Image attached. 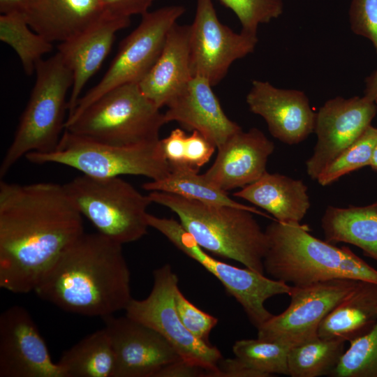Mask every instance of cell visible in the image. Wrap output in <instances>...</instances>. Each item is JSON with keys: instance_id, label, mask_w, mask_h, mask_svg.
Masks as SVG:
<instances>
[{"instance_id": "cell-2", "label": "cell", "mask_w": 377, "mask_h": 377, "mask_svg": "<svg viewBox=\"0 0 377 377\" xmlns=\"http://www.w3.org/2000/svg\"><path fill=\"white\" fill-rule=\"evenodd\" d=\"M122 244L99 232L84 233L43 276L34 292L63 311L101 318L132 300Z\"/></svg>"}, {"instance_id": "cell-42", "label": "cell", "mask_w": 377, "mask_h": 377, "mask_svg": "<svg viewBox=\"0 0 377 377\" xmlns=\"http://www.w3.org/2000/svg\"><path fill=\"white\" fill-rule=\"evenodd\" d=\"M369 166L375 171H377V142L374 148Z\"/></svg>"}, {"instance_id": "cell-40", "label": "cell", "mask_w": 377, "mask_h": 377, "mask_svg": "<svg viewBox=\"0 0 377 377\" xmlns=\"http://www.w3.org/2000/svg\"><path fill=\"white\" fill-rule=\"evenodd\" d=\"M29 0H0L1 14L13 12H22L24 9Z\"/></svg>"}, {"instance_id": "cell-18", "label": "cell", "mask_w": 377, "mask_h": 377, "mask_svg": "<svg viewBox=\"0 0 377 377\" xmlns=\"http://www.w3.org/2000/svg\"><path fill=\"white\" fill-rule=\"evenodd\" d=\"M216 158L202 174L211 184L226 192L256 182L266 172L274 143L258 128L242 129L216 148Z\"/></svg>"}, {"instance_id": "cell-34", "label": "cell", "mask_w": 377, "mask_h": 377, "mask_svg": "<svg viewBox=\"0 0 377 377\" xmlns=\"http://www.w3.org/2000/svg\"><path fill=\"white\" fill-rule=\"evenodd\" d=\"M177 313L185 327L195 337L207 343L212 330L217 325V318L200 310L178 288L175 296Z\"/></svg>"}, {"instance_id": "cell-15", "label": "cell", "mask_w": 377, "mask_h": 377, "mask_svg": "<svg viewBox=\"0 0 377 377\" xmlns=\"http://www.w3.org/2000/svg\"><path fill=\"white\" fill-rule=\"evenodd\" d=\"M114 355L113 377H155L181 357L161 334L126 315L102 318Z\"/></svg>"}, {"instance_id": "cell-27", "label": "cell", "mask_w": 377, "mask_h": 377, "mask_svg": "<svg viewBox=\"0 0 377 377\" xmlns=\"http://www.w3.org/2000/svg\"><path fill=\"white\" fill-rule=\"evenodd\" d=\"M142 188L149 191L173 193L205 204L243 208L254 214L267 216L255 207L232 200L227 192L211 184L203 175L191 170H172L167 177L161 179L145 183Z\"/></svg>"}, {"instance_id": "cell-31", "label": "cell", "mask_w": 377, "mask_h": 377, "mask_svg": "<svg viewBox=\"0 0 377 377\" xmlns=\"http://www.w3.org/2000/svg\"><path fill=\"white\" fill-rule=\"evenodd\" d=\"M376 142L377 128L370 125L320 172L316 179L318 183L321 186H327L347 174L369 166Z\"/></svg>"}, {"instance_id": "cell-13", "label": "cell", "mask_w": 377, "mask_h": 377, "mask_svg": "<svg viewBox=\"0 0 377 377\" xmlns=\"http://www.w3.org/2000/svg\"><path fill=\"white\" fill-rule=\"evenodd\" d=\"M257 43V36L237 34L221 23L212 0H196L189 35L193 76L205 77L212 87L216 85L232 64L252 53Z\"/></svg>"}, {"instance_id": "cell-37", "label": "cell", "mask_w": 377, "mask_h": 377, "mask_svg": "<svg viewBox=\"0 0 377 377\" xmlns=\"http://www.w3.org/2000/svg\"><path fill=\"white\" fill-rule=\"evenodd\" d=\"M105 13L116 17L130 18L144 15L155 0H100Z\"/></svg>"}, {"instance_id": "cell-6", "label": "cell", "mask_w": 377, "mask_h": 377, "mask_svg": "<svg viewBox=\"0 0 377 377\" xmlns=\"http://www.w3.org/2000/svg\"><path fill=\"white\" fill-rule=\"evenodd\" d=\"M142 93L139 83H128L106 92L65 130L97 142L129 146L160 140L164 113Z\"/></svg>"}, {"instance_id": "cell-3", "label": "cell", "mask_w": 377, "mask_h": 377, "mask_svg": "<svg viewBox=\"0 0 377 377\" xmlns=\"http://www.w3.org/2000/svg\"><path fill=\"white\" fill-rule=\"evenodd\" d=\"M265 231V272L274 279L294 286L333 279L377 283V269L348 246L337 247L311 235L306 226L274 221Z\"/></svg>"}, {"instance_id": "cell-26", "label": "cell", "mask_w": 377, "mask_h": 377, "mask_svg": "<svg viewBox=\"0 0 377 377\" xmlns=\"http://www.w3.org/2000/svg\"><path fill=\"white\" fill-rule=\"evenodd\" d=\"M57 363L65 377H113L114 355L105 327L64 352Z\"/></svg>"}, {"instance_id": "cell-41", "label": "cell", "mask_w": 377, "mask_h": 377, "mask_svg": "<svg viewBox=\"0 0 377 377\" xmlns=\"http://www.w3.org/2000/svg\"><path fill=\"white\" fill-rule=\"evenodd\" d=\"M364 97L377 103V68L365 81Z\"/></svg>"}, {"instance_id": "cell-25", "label": "cell", "mask_w": 377, "mask_h": 377, "mask_svg": "<svg viewBox=\"0 0 377 377\" xmlns=\"http://www.w3.org/2000/svg\"><path fill=\"white\" fill-rule=\"evenodd\" d=\"M321 227L325 241L357 246L377 263V202L346 208L328 206Z\"/></svg>"}, {"instance_id": "cell-36", "label": "cell", "mask_w": 377, "mask_h": 377, "mask_svg": "<svg viewBox=\"0 0 377 377\" xmlns=\"http://www.w3.org/2000/svg\"><path fill=\"white\" fill-rule=\"evenodd\" d=\"M216 148L215 145L206 136L193 131L191 135H186L184 142L182 170L199 172L200 169L209 161Z\"/></svg>"}, {"instance_id": "cell-21", "label": "cell", "mask_w": 377, "mask_h": 377, "mask_svg": "<svg viewBox=\"0 0 377 377\" xmlns=\"http://www.w3.org/2000/svg\"><path fill=\"white\" fill-rule=\"evenodd\" d=\"M189 35L190 25L176 23L170 30L156 61L139 82L142 93L160 109L179 94L193 77Z\"/></svg>"}, {"instance_id": "cell-38", "label": "cell", "mask_w": 377, "mask_h": 377, "mask_svg": "<svg viewBox=\"0 0 377 377\" xmlns=\"http://www.w3.org/2000/svg\"><path fill=\"white\" fill-rule=\"evenodd\" d=\"M211 373L181 359L162 368L155 377H210Z\"/></svg>"}, {"instance_id": "cell-17", "label": "cell", "mask_w": 377, "mask_h": 377, "mask_svg": "<svg viewBox=\"0 0 377 377\" xmlns=\"http://www.w3.org/2000/svg\"><path fill=\"white\" fill-rule=\"evenodd\" d=\"M246 101L251 112L264 119L270 134L285 144H299L314 131L316 113L302 91L256 80Z\"/></svg>"}, {"instance_id": "cell-22", "label": "cell", "mask_w": 377, "mask_h": 377, "mask_svg": "<svg viewBox=\"0 0 377 377\" xmlns=\"http://www.w3.org/2000/svg\"><path fill=\"white\" fill-rule=\"evenodd\" d=\"M22 13L31 29L52 43L72 38L105 13L100 0H29Z\"/></svg>"}, {"instance_id": "cell-4", "label": "cell", "mask_w": 377, "mask_h": 377, "mask_svg": "<svg viewBox=\"0 0 377 377\" xmlns=\"http://www.w3.org/2000/svg\"><path fill=\"white\" fill-rule=\"evenodd\" d=\"M151 202L176 214L184 228L206 251L264 274L267 237L251 211L213 205L173 193L150 191Z\"/></svg>"}, {"instance_id": "cell-9", "label": "cell", "mask_w": 377, "mask_h": 377, "mask_svg": "<svg viewBox=\"0 0 377 377\" xmlns=\"http://www.w3.org/2000/svg\"><path fill=\"white\" fill-rule=\"evenodd\" d=\"M147 222L150 228L161 232L175 247L219 279L228 293L242 306L256 329L273 316L266 309L265 302L276 295H289L291 286L285 282L266 277L247 267H237L210 256L179 221L148 213Z\"/></svg>"}, {"instance_id": "cell-33", "label": "cell", "mask_w": 377, "mask_h": 377, "mask_svg": "<svg viewBox=\"0 0 377 377\" xmlns=\"http://www.w3.org/2000/svg\"><path fill=\"white\" fill-rule=\"evenodd\" d=\"M219 1L236 15L242 25L241 31L251 36H257L260 24L279 17L283 10V0Z\"/></svg>"}, {"instance_id": "cell-28", "label": "cell", "mask_w": 377, "mask_h": 377, "mask_svg": "<svg viewBox=\"0 0 377 377\" xmlns=\"http://www.w3.org/2000/svg\"><path fill=\"white\" fill-rule=\"evenodd\" d=\"M346 342L318 335L292 346L288 356L291 377L330 376L345 352Z\"/></svg>"}, {"instance_id": "cell-29", "label": "cell", "mask_w": 377, "mask_h": 377, "mask_svg": "<svg viewBox=\"0 0 377 377\" xmlns=\"http://www.w3.org/2000/svg\"><path fill=\"white\" fill-rule=\"evenodd\" d=\"M0 39L18 55L27 75H31L42 57L52 50V43L34 31L22 12L0 15Z\"/></svg>"}, {"instance_id": "cell-24", "label": "cell", "mask_w": 377, "mask_h": 377, "mask_svg": "<svg viewBox=\"0 0 377 377\" xmlns=\"http://www.w3.org/2000/svg\"><path fill=\"white\" fill-rule=\"evenodd\" d=\"M377 322V283L358 281L354 289L323 319L318 335L353 341L367 334Z\"/></svg>"}, {"instance_id": "cell-5", "label": "cell", "mask_w": 377, "mask_h": 377, "mask_svg": "<svg viewBox=\"0 0 377 377\" xmlns=\"http://www.w3.org/2000/svg\"><path fill=\"white\" fill-rule=\"evenodd\" d=\"M35 71L36 82L29 100L0 166L1 177L29 153L54 150L65 130L66 96L73 83L72 71L57 52L38 61Z\"/></svg>"}, {"instance_id": "cell-20", "label": "cell", "mask_w": 377, "mask_h": 377, "mask_svg": "<svg viewBox=\"0 0 377 377\" xmlns=\"http://www.w3.org/2000/svg\"><path fill=\"white\" fill-rule=\"evenodd\" d=\"M130 23V18L105 13L87 29L58 45L57 52L73 75L68 101V114L74 110L82 89L110 52L116 34Z\"/></svg>"}, {"instance_id": "cell-8", "label": "cell", "mask_w": 377, "mask_h": 377, "mask_svg": "<svg viewBox=\"0 0 377 377\" xmlns=\"http://www.w3.org/2000/svg\"><path fill=\"white\" fill-rule=\"evenodd\" d=\"M161 140V139H160ZM160 140L129 146H117L90 140L64 130L56 149L48 153L31 152L24 157L34 163H57L82 175L114 177L140 175L159 180L170 172Z\"/></svg>"}, {"instance_id": "cell-35", "label": "cell", "mask_w": 377, "mask_h": 377, "mask_svg": "<svg viewBox=\"0 0 377 377\" xmlns=\"http://www.w3.org/2000/svg\"><path fill=\"white\" fill-rule=\"evenodd\" d=\"M349 21L353 32L368 38L377 52V0H351Z\"/></svg>"}, {"instance_id": "cell-11", "label": "cell", "mask_w": 377, "mask_h": 377, "mask_svg": "<svg viewBox=\"0 0 377 377\" xmlns=\"http://www.w3.org/2000/svg\"><path fill=\"white\" fill-rule=\"evenodd\" d=\"M179 279L169 264L153 272V286L143 300L132 298L126 316L161 334L177 350L181 358L212 372L218 369L223 358L221 351L192 334L182 323L176 309L175 296Z\"/></svg>"}, {"instance_id": "cell-10", "label": "cell", "mask_w": 377, "mask_h": 377, "mask_svg": "<svg viewBox=\"0 0 377 377\" xmlns=\"http://www.w3.org/2000/svg\"><path fill=\"white\" fill-rule=\"evenodd\" d=\"M184 12L183 6L172 5L142 15L139 25L121 41L100 82L80 98L66 124L110 90L128 83H139L156 61L170 30Z\"/></svg>"}, {"instance_id": "cell-14", "label": "cell", "mask_w": 377, "mask_h": 377, "mask_svg": "<svg viewBox=\"0 0 377 377\" xmlns=\"http://www.w3.org/2000/svg\"><path fill=\"white\" fill-rule=\"evenodd\" d=\"M377 105L366 97L337 96L327 101L316 113L317 141L306 161L307 175L316 180L320 172L371 125Z\"/></svg>"}, {"instance_id": "cell-23", "label": "cell", "mask_w": 377, "mask_h": 377, "mask_svg": "<svg viewBox=\"0 0 377 377\" xmlns=\"http://www.w3.org/2000/svg\"><path fill=\"white\" fill-rule=\"evenodd\" d=\"M233 195L262 208L282 223H300L310 207L308 188L302 180L267 171Z\"/></svg>"}, {"instance_id": "cell-7", "label": "cell", "mask_w": 377, "mask_h": 377, "mask_svg": "<svg viewBox=\"0 0 377 377\" xmlns=\"http://www.w3.org/2000/svg\"><path fill=\"white\" fill-rule=\"evenodd\" d=\"M70 200L98 232L119 244L135 242L149 228L147 209L152 203L120 177L100 178L85 175L63 184Z\"/></svg>"}, {"instance_id": "cell-32", "label": "cell", "mask_w": 377, "mask_h": 377, "mask_svg": "<svg viewBox=\"0 0 377 377\" xmlns=\"http://www.w3.org/2000/svg\"><path fill=\"white\" fill-rule=\"evenodd\" d=\"M331 377H377V322L365 335L350 342Z\"/></svg>"}, {"instance_id": "cell-30", "label": "cell", "mask_w": 377, "mask_h": 377, "mask_svg": "<svg viewBox=\"0 0 377 377\" xmlns=\"http://www.w3.org/2000/svg\"><path fill=\"white\" fill-rule=\"evenodd\" d=\"M290 347L272 341L257 338L235 342L232 352L236 357L265 377L274 374L288 376V356Z\"/></svg>"}, {"instance_id": "cell-16", "label": "cell", "mask_w": 377, "mask_h": 377, "mask_svg": "<svg viewBox=\"0 0 377 377\" xmlns=\"http://www.w3.org/2000/svg\"><path fill=\"white\" fill-rule=\"evenodd\" d=\"M0 377H65L31 315L20 306L0 316Z\"/></svg>"}, {"instance_id": "cell-12", "label": "cell", "mask_w": 377, "mask_h": 377, "mask_svg": "<svg viewBox=\"0 0 377 377\" xmlns=\"http://www.w3.org/2000/svg\"><path fill=\"white\" fill-rule=\"evenodd\" d=\"M358 281L333 279L291 286L290 302L258 328V338L290 348L318 336L323 319L354 289Z\"/></svg>"}, {"instance_id": "cell-39", "label": "cell", "mask_w": 377, "mask_h": 377, "mask_svg": "<svg viewBox=\"0 0 377 377\" xmlns=\"http://www.w3.org/2000/svg\"><path fill=\"white\" fill-rule=\"evenodd\" d=\"M214 377H265L237 357L222 358L218 363Z\"/></svg>"}, {"instance_id": "cell-1", "label": "cell", "mask_w": 377, "mask_h": 377, "mask_svg": "<svg viewBox=\"0 0 377 377\" xmlns=\"http://www.w3.org/2000/svg\"><path fill=\"white\" fill-rule=\"evenodd\" d=\"M82 216L63 185L0 183V287L34 291L59 256L82 235Z\"/></svg>"}, {"instance_id": "cell-19", "label": "cell", "mask_w": 377, "mask_h": 377, "mask_svg": "<svg viewBox=\"0 0 377 377\" xmlns=\"http://www.w3.org/2000/svg\"><path fill=\"white\" fill-rule=\"evenodd\" d=\"M167 123L177 121L188 131H197L217 147L242 128L223 112L205 77L193 76L186 87L166 105Z\"/></svg>"}]
</instances>
